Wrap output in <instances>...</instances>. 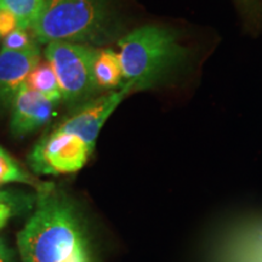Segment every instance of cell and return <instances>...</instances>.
<instances>
[{
  "label": "cell",
  "mask_w": 262,
  "mask_h": 262,
  "mask_svg": "<svg viewBox=\"0 0 262 262\" xmlns=\"http://www.w3.org/2000/svg\"><path fill=\"white\" fill-rule=\"evenodd\" d=\"M118 45L123 84H131L135 91L155 86L186 56L176 33L157 25L134 29Z\"/></svg>",
  "instance_id": "obj_3"
},
{
  "label": "cell",
  "mask_w": 262,
  "mask_h": 262,
  "mask_svg": "<svg viewBox=\"0 0 262 262\" xmlns=\"http://www.w3.org/2000/svg\"><path fill=\"white\" fill-rule=\"evenodd\" d=\"M4 150H5V149H4V148H3V147H2V146H0V152H4Z\"/></svg>",
  "instance_id": "obj_19"
},
{
  "label": "cell",
  "mask_w": 262,
  "mask_h": 262,
  "mask_svg": "<svg viewBox=\"0 0 262 262\" xmlns=\"http://www.w3.org/2000/svg\"><path fill=\"white\" fill-rule=\"evenodd\" d=\"M96 49L68 41L49 42L45 48V58L56 74L66 103L80 106L98 93L93 73Z\"/></svg>",
  "instance_id": "obj_4"
},
{
  "label": "cell",
  "mask_w": 262,
  "mask_h": 262,
  "mask_svg": "<svg viewBox=\"0 0 262 262\" xmlns=\"http://www.w3.org/2000/svg\"><path fill=\"white\" fill-rule=\"evenodd\" d=\"M249 233L229 249L227 262H262V228Z\"/></svg>",
  "instance_id": "obj_12"
},
{
  "label": "cell",
  "mask_w": 262,
  "mask_h": 262,
  "mask_svg": "<svg viewBox=\"0 0 262 262\" xmlns=\"http://www.w3.org/2000/svg\"><path fill=\"white\" fill-rule=\"evenodd\" d=\"M0 3L15 16L19 27L31 29L44 8L45 0H0Z\"/></svg>",
  "instance_id": "obj_13"
},
{
  "label": "cell",
  "mask_w": 262,
  "mask_h": 262,
  "mask_svg": "<svg viewBox=\"0 0 262 262\" xmlns=\"http://www.w3.org/2000/svg\"><path fill=\"white\" fill-rule=\"evenodd\" d=\"M26 85L37 93L41 94L42 96L49 98L52 102L60 104L62 101V94L57 77L52 70L51 64L47 60H40L39 63L33 68L27 80H26Z\"/></svg>",
  "instance_id": "obj_11"
},
{
  "label": "cell",
  "mask_w": 262,
  "mask_h": 262,
  "mask_svg": "<svg viewBox=\"0 0 262 262\" xmlns=\"http://www.w3.org/2000/svg\"><path fill=\"white\" fill-rule=\"evenodd\" d=\"M12 215H14V209L11 203L0 202V231L5 227Z\"/></svg>",
  "instance_id": "obj_16"
},
{
  "label": "cell",
  "mask_w": 262,
  "mask_h": 262,
  "mask_svg": "<svg viewBox=\"0 0 262 262\" xmlns=\"http://www.w3.org/2000/svg\"><path fill=\"white\" fill-rule=\"evenodd\" d=\"M0 262H14V250L0 239Z\"/></svg>",
  "instance_id": "obj_17"
},
{
  "label": "cell",
  "mask_w": 262,
  "mask_h": 262,
  "mask_svg": "<svg viewBox=\"0 0 262 262\" xmlns=\"http://www.w3.org/2000/svg\"><path fill=\"white\" fill-rule=\"evenodd\" d=\"M118 31L107 0H45L31 28L39 44L68 41L94 48L112 41Z\"/></svg>",
  "instance_id": "obj_2"
},
{
  "label": "cell",
  "mask_w": 262,
  "mask_h": 262,
  "mask_svg": "<svg viewBox=\"0 0 262 262\" xmlns=\"http://www.w3.org/2000/svg\"><path fill=\"white\" fill-rule=\"evenodd\" d=\"M35 42L37 41L28 34V29L17 27L3 39V48L10 50H25Z\"/></svg>",
  "instance_id": "obj_14"
},
{
  "label": "cell",
  "mask_w": 262,
  "mask_h": 262,
  "mask_svg": "<svg viewBox=\"0 0 262 262\" xmlns=\"http://www.w3.org/2000/svg\"><path fill=\"white\" fill-rule=\"evenodd\" d=\"M18 26L17 19L9 10L5 8H0V39H4L9 33H11Z\"/></svg>",
  "instance_id": "obj_15"
},
{
  "label": "cell",
  "mask_w": 262,
  "mask_h": 262,
  "mask_svg": "<svg viewBox=\"0 0 262 262\" xmlns=\"http://www.w3.org/2000/svg\"><path fill=\"white\" fill-rule=\"evenodd\" d=\"M41 60L38 42L25 50H0V104L11 106L16 94L26 84L33 68Z\"/></svg>",
  "instance_id": "obj_8"
},
{
  "label": "cell",
  "mask_w": 262,
  "mask_h": 262,
  "mask_svg": "<svg viewBox=\"0 0 262 262\" xmlns=\"http://www.w3.org/2000/svg\"><path fill=\"white\" fill-rule=\"evenodd\" d=\"M57 103L52 102L27 85L19 89L10 111V130L16 137H24L48 124L54 117Z\"/></svg>",
  "instance_id": "obj_7"
},
{
  "label": "cell",
  "mask_w": 262,
  "mask_h": 262,
  "mask_svg": "<svg viewBox=\"0 0 262 262\" xmlns=\"http://www.w3.org/2000/svg\"><path fill=\"white\" fill-rule=\"evenodd\" d=\"M134 91L133 85L124 83L119 89L91 98L75 108L74 112L58 123L56 127L79 137L85 145L94 150L104 123L124 98Z\"/></svg>",
  "instance_id": "obj_6"
},
{
  "label": "cell",
  "mask_w": 262,
  "mask_h": 262,
  "mask_svg": "<svg viewBox=\"0 0 262 262\" xmlns=\"http://www.w3.org/2000/svg\"><path fill=\"white\" fill-rule=\"evenodd\" d=\"M0 202L11 203V195H10L8 192H4V191H2V189H0Z\"/></svg>",
  "instance_id": "obj_18"
},
{
  "label": "cell",
  "mask_w": 262,
  "mask_h": 262,
  "mask_svg": "<svg viewBox=\"0 0 262 262\" xmlns=\"http://www.w3.org/2000/svg\"><path fill=\"white\" fill-rule=\"evenodd\" d=\"M22 262H93L84 224L67 196L38 194L35 210L17 233Z\"/></svg>",
  "instance_id": "obj_1"
},
{
  "label": "cell",
  "mask_w": 262,
  "mask_h": 262,
  "mask_svg": "<svg viewBox=\"0 0 262 262\" xmlns=\"http://www.w3.org/2000/svg\"><path fill=\"white\" fill-rule=\"evenodd\" d=\"M8 183H22V185L29 186L38 192L45 193L54 188L51 182L41 181L27 171L24 166L16 160L10 153L0 152V186L8 185Z\"/></svg>",
  "instance_id": "obj_10"
},
{
  "label": "cell",
  "mask_w": 262,
  "mask_h": 262,
  "mask_svg": "<svg viewBox=\"0 0 262 262\" xmlns=\"http://www.w3.org/2000/svg\"><path fill=\"white\" fill-rule=\"evenodd\" d=\"M0 8H2V3H0Z\"/></svg>",
  "instance_id": "obj_20"
},
{
  "label": "cell",
  "mask_w": 262,
  "mask_h": 262,
  "mask_svg": "<svg viewBox=\"0 0 262 262\" xmlns=\"http://www.w3.org/2000/svg\"><path fill=\"white\" fill-rule=\"evenodd\" d=\"M93 73L97 91H112L123 85V70L119 54L112 49H96Z\"/></svg>",
  "instance_id": "obj_9"
},
{
  "label": "cell",
  "mask_w": 262,
  "mask_h": 262,
  "mask_svg": "<svg viewBox=\"0 0 262 262\" xmlns=\"http://www.w3.org/2000/svg\"><path fill=\"white\" fill-rule=\"evenodd\" d=\"M93 152L79 137L55 126L33 147L28 164L38 175H67L84 168Z\"/></svg>",
  "instance_id": "obj_5"
}]
</instances>
